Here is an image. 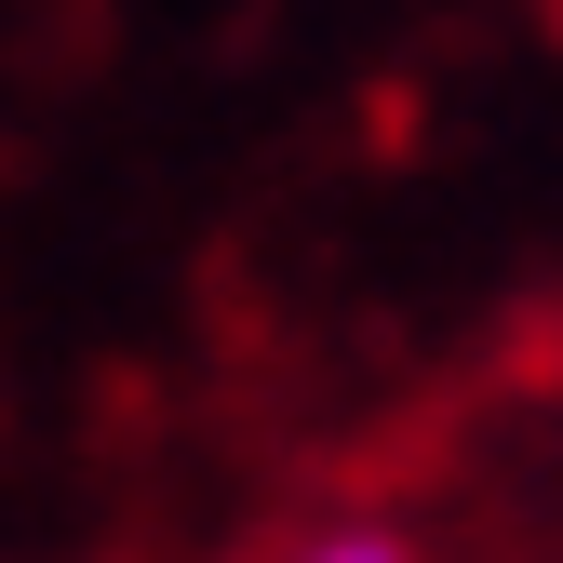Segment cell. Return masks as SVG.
<instances>
[{"mask_svg": "<svg viewBox=\"0 0 563 563\" xmlns=\"http://www.w3.org/2000/svg\"><path fill=\"white\" fill-rule=\"evenodd\" d=\"M296 563H402L389 537H322V550H296Z\"/></svg>", "mask_w": 563, "mask_h": 563, "instance_id": "1", "label": "cell"}]
</instances>
